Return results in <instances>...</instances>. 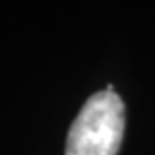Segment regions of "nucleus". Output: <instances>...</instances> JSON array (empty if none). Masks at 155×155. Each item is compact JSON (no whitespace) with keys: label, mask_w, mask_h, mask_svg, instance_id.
Wrapping results in <instances>:
<instances>
[{"label":"nucleus","mask_w":155,"mask_h":155,"mask_svg":"<svg viewBox=\"0 0 155 155\" xmlns=\"http://www.w3.org/2000/svg\"><path fill=\"white\" fill-rule=\"evenodd\" d=\"M125 129V107L114 92H97L71 124L65 155H116Z\"/></svg>","instance_id":"f257e3e1"}]
</instances>
